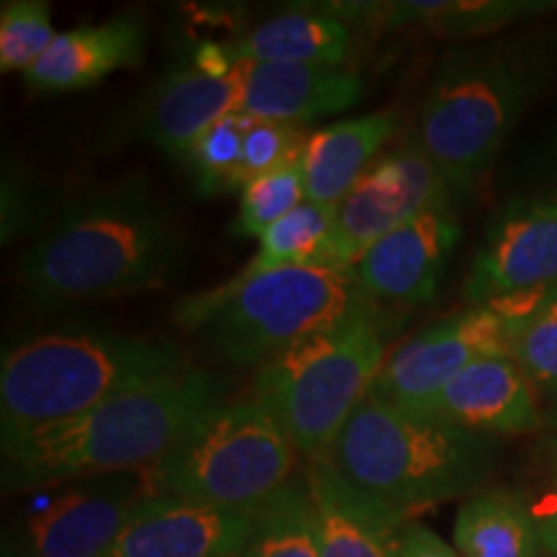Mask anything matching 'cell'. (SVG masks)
I'll use <instances>...</instances> for the list:
<instances>
[{
	"label": "cell",
	"mask_w": 557,
	"mask_h": 557,
	"mask_svg": "<svg viewBox=\"0 0 557 557\" xmlns=\"http://www.w3.org/2000/svg\"><path fill=\"white\" fill-rule=\"evenodd\" d=\"M184 233L143 176L73 199L21 253L16 276L37 308L67 310L163 289L184 263Z\"/></svg>",
	"instance_id": "cell-1"
},
{
	"label": "cell",
	"mask_w": 557,
	"mask_h": 557,
	"mask_svg": "<svg viewBox=\"0 0 557 557\" xmlns=\"http://www.w3.org/2000/svg\"><path fill=\"white\" fill-rule=\"evenodd\" d=\"M227 393L225 377L189 367L13 438L3 444V487L45 491L86 478L148 472Z\"/></svg>",
	"instance_id": "cell-2"
},
{
	"label": "cell",
	"mask_w": 557,
	"mask_h": 557,
	"mask_svg": "<svg viewBox=\"0 0 557 557\" xmlns=\"http://www.w3.org/2000/svg\"><path fill=\"white\" fill-rule=\"evenodd\" d=\"M547 78V47L529 37L465 41L438 58L416 139L455 197L483 181Z\"/></svg>",
	"instance_id": "cell-3"
},
{
	"label": "cell",
	"mask_w": 557,
	"mask_h": 557,
	"mask_svg": "<svg viewBox=\"0 0 557 557\" xmlns=\"http://www.w3.org/2000/svg\"><path fill=\"white\" fill-rule=\"evenodd\" d=\"M189 367L178 344L135 333L70 325L24 338L0 361V442L70 421Z\"/></svg>",
	"instance_id": "cell-4"
},
{
	"label": "cell",
	"mask_w": 557,
	"mask_h": 557,
	"mask_svg": "<svg viewBox=\"0 0 557 557\" xmlns=\"http://www.w3.org/2000/svg\"><path fill=\"white\" fill-rule=\"evenodd\" d=\"M493 457V436L367 395L341 431L329 465L364 496L410 513L475 496Z\"/></svg>",
	"instance_id": "cell-5"
},
{
	"label": "cell",
	"mask_w": 557,
	"mask_h": 557,
	"mask_svg": "<svg viewBox=\"0 0 557 557\" xmlns=\"http://www.w3.org/2000/svg\"><path fill=\"white\" fill-rule=\"evenodd\" d=\"M385 357L377 308L359 297L336 325L253 369L248 398L276 418L305 462H329L348 418L372 393Z\"/></svg>",
	"instance_id": "cell-6"
},
{
	"label": "cell",
	"mask_w": 557,
	"mask_h": 557,
	"mask_svg": "<svg viewBox=\"0 0 557 557\" xmlns=\"http://www.w3.org/2000/svg\"><path fill=\"white\" fill-rule=\"evenodd\" d=\"M361 292L351 269H278L235 278L191 295L173 308V323L214 359L259 369L312 333L348 315Z\"/></svg>",
	"instance_id": "cell-7"
},
{
	"label": "cell",
	"mask_w": 557,
	"mask_h": 557,
	"mask_svg": "<svg viewBox=\"0 0 557 557\" xmlns=\"http://www.w3.org/2000/svg\"><path fill=\"white\" fill-rule=\"evenodd\" d=\"M299 470L297 449L276 418L253 398H240L201 413L145 480L160 496L256 511Z\"/></svg>",
	"instance_id": "cell-8"
},
{
	"label": "cell",
	"mask_w": 557,
	"mask_h": 557,
	"mask_svg": "<svg viewBox=\"0 0 557 557\" xmlns=\"http://www.w3.org/2000/svg\"><path fill=\"white\" fill-rule=\"evenodd\" d=\"M148 496L145 472L45 487L5 529L3 557H107Z\"/></svg>",
	"instance_id": "cell-9"
},
{
	"label": "cell",
	"mask_w": 557,
	"mask_h": 557,
	"mask_svg": "<svg viewBox=\"0 0 557 557\" xmlns=\"http://www.w3.org/2000/svg\"><path fill=\"white\" fill-rule=\"evenodd\" d=\"M517 318L506 310L468 308L400 341L385 357L372 398L406 410H423L451 380L483 357H511Z\"/></svg>",
	"instance_id": "cell-10"
},
{
	"label": "cell",
	"mask_w": 557,
	"mask_h": 557,
	"mask_svg": "<svg viewBox=\"0 0 557 557\" xmlns=\"http://www.w3.org/2000/svg\"><path fill=\"white\" fill-rule=\"evenodd\" d=\"M447 201L455 191L416 135L382 152L336 207L341 267L354 269L374 243Z\"/></svg>",
	"instance_id": "cell-11"
},
{
	"label": "cell",
	"mask_w": 557,
	"mask_h": 557,
	"mask_svg": "<svg viewBox=\"0 0 557 557\" xmlns=\"http://www.w3.org/2000/svg\"><path fill=\"white\" fill-rule=\"evenodd\" d=\"M557 282V191L517 197L493 214L472 256L462 297L470 308L532 295Z\"/></svg>",
	"instance_id": "cell-12"
},
{
	"label": "cell",
	"mask_w": 557,
	"mask_h": 557,
	"mask_svg": "<svg viewBox=\"0 0 557 557\" xmlns=\"http://www.w3.org/2000/svg\"><path fill=\"white\" fill-rule=\"evenodd\" d=\"M459 233L455 201H447L385 235L351 269L361 297L393 308L434 302Z\"/></svg>",
	"instance_id": "cell-13"
},
{
	"label": "cell",
	"mask_w": 557,
	"mask_h": 557,
	"mask_svg": "<svg viewBox=\"0 0 557 557\" xmlns=\"http://www.w3.org/2000/svg\"><path fill=\"white\" fill-rule=\"evenodd\" d=\"M246 62L227 70H209L194 62L165 73L145 96L135 114V135L165 156L184 160L207 127L238 111Z\"/></svg>",
	"instance_id": "cell-14"
},
{
	"label": "cell",
	"mask_w": 557,
	"mask_h": 557,
	"mask_svg": "<svg viewBox=\"0 0 557 557\" xmlns=\"http://www.w3.org/2000/svg\"><path fill=\"white\" fill-rule=\"evenodd\" d=\"M253 511L150 493L107 557H240Z\"/></svg>",
	"instance_id": "cell-15"
},
{
	"label": "cell",
	"mask_w": 557,
	"mask_h": 557,
	"mask_svg": "<svg viewBox=\"0 0 557 557\" xmlns=\"http://www.w3.org/2000/svg\"><path fill=\"white\" fill-rule=\"evenodd\" d=\"M540 389L511 357H483L465 367L426 408L442 421L485 436H524L542 429Z\"/></svg>",
	"instance_id": "cell-16"
},
{
	"label": "cell",
	"mask_w": 557,
	"mask_h": 557,
	"mask_svg": "<svg viewBox=\"0 0 557 557\" xmlns=\"http://www.w3.org/2000/svg\"><path fill=\"white\" fill-rule=\"evenodd\" d=\"M364 81L354 70L305 62H246L238 114L248 120L305 124L357 107Z\"/></svg>",
	"instance_id": "cell-17"
},
{
	"label": "cell",
	"mask_w": 557,
	"mask_h": 557,
	"mask_svg": "<svg viewBox=\"0 0 557 557\" xmlns=\"http://www.w3.org/2000/svg\"><path fill=\"white\" fill-rule=\"evenodd\" d=\"M148 26L139 13H120L101 24L60 32L50 50L24 73L34 94H67L109 78L116 70L137 67L145 58Z\"/></svg>",
	"instance_id": "cell-18"
},
{
	"label": "cell",
	"mask_w": 557,
	"mask_h": 557,
	"mask_svg": "<svg viewBox=\"0 0 557 557\" xmlns=\"http://www.w3.org/2000/svg\"><path fill=\"white\" fill-rule=\"evenodd\" d=\"M305 475L318 508L323 557H398L408 513L364 496L329 462L305 465Z\"/></svg>",
	"instance_id": "cell-19"
},
{
	"label": "cell",
	"mask_w": 557,
	"mask_h": 557,
	"mask_svg": "<svg viewBox=\"0 0 557 557\" xmlns=\"http://www.w3.org/2000/svg\"><path fill=\"white\" fill-rule=\"evenodd\" d=\"M354 26L374 18L385 29H416L447 39L480 41L521 21L557 11L553 0H398V3H331Z\"/></svg>",
	"instance_id": "cell-20"
},
{
	"label": "cell",
	"mask_w": 557,
	"mask_h": 557,
	"mask_svg": "<svg viewBox=\"0 0 557 557\" xmlns=\"http://www.w3.org/2000/svg\"><path fill=\"white\" fill-rule=\"evenodd\" d=\"M395 129H398L395 111H374V114L310 132L308 145L299 158L308 201L338 207L369 165L382 156L380 150L395 135Z\"/></svg>",
	"instance_id": "cell-21"
},
{
	"label": "cell",
	"mask_w": 557,
	"mask_h": 557,
	"mask_svg": "<svg viewBox=\"0 0 557 557\" xmlns=\"http://www.w3.org/2000/svg\"><path fill=\"white\" fill-rule=\"evenodd\" d=\"M230 47L243 62H305L344 67L354 52V26L329 5H305L250 26Z\"/></svg>",
	"instance_id": "cell-22"
},
{
	"label": "cell",
	"mask_w": 557,
	"mask_h": 557,
	"mask_svg": "<svg viewBox=\"0 0 557 557\" xmlns=\"http://www.w3.org/2000/svg\"><path fill=\"white\" fill-rule=\"evenodd\" d=\"M455 549L459 557H542L545 542L524 498L487 487L459 506Z\"/></svg>",
	"instance_id": "cell-23"
},
{
	"label": "cell",
	"mask_w": 557,
	"mask_h": 557,
	"mask_svg": "<svg viewBox=\"0 0 557 557\" xmlns=\"http://www.w3.org/2000/svg\"><path fill=\"white\" fill-rule=\"evenodd\" d=\"M256 256L243 267L235 278H250L278 269H338L336 243V207H323L305 201L295 212L261 235Z\"/></svg>",
	"instance_id": "cell-24"
},
{
	"label": "cell",
	"mask_w": 557,
	"mask_h": 557,
	"mask_svg": "<svg viewBox=\"0 0 557 557\" xmlns=\"http://www.w3.org/2000/svg\"><path fill=\"white\" fill-rule=\"evenodd\" d=\"M240 557H323L318 508L305 468L256 508Z\"/></svg>",
	"instance_id": "cell-25"
},
{
	"label": "cell",
	"mask_w": 557,
	"mask_h": 557,
	"mask_svg": "<svg viewBox=\"0 0 557 557\" xmlns=\"http://www.w3.org/2000/svg\"><path fill=\"white\" fill-rule=\"evenodd\" d=\"M511 359L540 393L557 400V282L529 297L527 310L517 318Z\"/></svg>",
	"instance_id": "cell-26"
},
{
	"label": "cell",
	"mask_w": 557,
	"mask_h": 557,
	"mask_svg": "<svg viewBox=\"0 0 557 557\" xmlns=\"http://www.w3.org/2000/svg\"><path fill=\"white\" fill-rule=\"evenodd\" d=\"M246 122V116L233 111L201 132L186 150L181 163L191 171L201 194H220L240 186Z\"/></svg>",
	"instance_id": "cell-27"
},
{
	"label": "cell",
	"mask_w": 557,
	"mask_h": 557,
	"mask_svg": "<svg viewBox=\"0 0 557 557\" xmlns=\"http://www.w3.org/2000/svg\"><path fill=\"white\" fill-rule=\"evenodd\" d=\"M308 201L305 176L299 163L278 169L267 176L248 181L240 189L238 218L233 222V233L238 238H259Z\"/></svg>",
	"instance_id": "cell-28"
},
{
	"label": "cell",
	"mask_w": 557,
	"mask_h": 557,
	"mask_svg": "<svg viewBox=\"0 0 557 557\" xmlns=\"http://www.w3.org/2000/svg\"><path fill=\"white\" fill-rule=\"evenodd\" d=\"M58 34L45 0H5L0 5V70L24 75L50 50Z\"/></svg>",
	"instance_id": "cell-29"
},
{
	"label": "cell",
	"mask_w": 557,
	"mask_h": 557,
	"mask_svg": "<svg viewBox=\"0 0 557 557\" xmlns=\"http://www.w3.org/2000/svg\"><path fill=\"white\" fill-rule=\"evenodd\" d=\"M308 137L310 135L305 132V127H299V124L248 120L246 139H243L240 189L248 181L299 163L305 145H308Z\"/></svg>",
	"instance_id": "cell-30"
},
{
	"label": "cell",
	"mask_w": 557,
	"mask_h": 557,
	"mask_svg": "<svg viewBox=\"0 0 557 557\" xmlns=\"http://www.w3.org/2000/svg\"><path fill=\"white\" fill-rule=\"evenodd\" d=\"M398 557H459V553L438 537L434 529L408 521L398 542Z\"/></svg>",
	"instance_id": "cell-31"
},
{
	"label": "cell",
	"mask_w": 557,
	"mask_h": 557,
	"mask_svg": "<svg viewBox=\"0 0 557 557\" xmlns=\"http://www.w3.org/2000/svg\"><path fill=\"white\" fill-rule=\"evenodd\" d=\"M542 529V542H545V553L549 557H557V498H555V508L553 513L545 521H540Z\"/></svg>",
	"instance_id": "cell-32"
},
{
	"label": "cell",
	"mask_w": 557,
	"mask_h": 557,
	"mask_svg": "<svg viewBox=\"0 0 557 557\" xmlns=\"http://www.w3.org/2000/svg\"><path fill=\"white\" fill-rule=\"evenodd\" d=\"M555 158H557V137H555Z\"/></svg>",
	"instance_id": "cell-33"
}]
</instances>
